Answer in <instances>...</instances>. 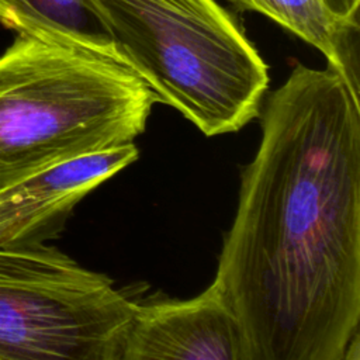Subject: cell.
<instances>
[{
  "mask_svg": "<svg viewBox=\"0 0 360 360\" xmlns=\"http://www.w3.org/2000/svg\"><path fill=\"white\" fill-rule=\"evenodd\" d=\"M260 114L212 283L249 360H343L360 325V103L298 63Z\"/></svg>",
  "mask_w": 360,
  "mask_h": 360,
  "instance_id": "cell-1",
  "label": "cell"
},
{
  "mask_svg": "<svg viewBox=\"0 0 360 360\" xmlns=\"http://www.w3.org/2000/svg\"><path fill=\"white\" fill-rule=\"evenodd\" d=\"M156 97L118 59L18 34L0 55V186L134 143Z\"/></svg>",
  "mask_w": 360,
  "mask_h": 360,
  "instance_id": "cell-2",
  "label": "cell"
},
{
  "mask_svg": "<svg viewBox=\"0 0 360 360\" xmlns=\"http://www.w3.org/2000/svg\"><path fill=\"white\" fill-rule=\"evenodd\" d=\"M93 1L124 63L204 135L260 115L267 65L217 0Z\"/></svg>",
  "mask_w": 360,
  "mask_h": 360,
  "instance_id": "cell-3",
  "label": "cell"
},
{
  "mask_svg": "<svg viewBox=\"0 0 360 360\" xmlns=\"http://www.w3.org/2000/svg\"><path fill=\"white\" fill-rule=\"evenodd\" d=\"M136 302L46 243H0V360H121Z\"/></svg>",
  "mask_w": 360,
  "mask_h": 360,
  "instance_id": "cell-4",
  "label": "cell"
},
{
  "mask_svg": "<svg viewBox=\"0 0 360 360\" xmlns=\"http://www.w3.org/2000/svg\"><path fill=\"white\" fill-rule=\"evenodd\" d=\"M249 360L248 343L232 308L211 283L188 300L136 302L121 360Z\"/></svg>",
  "mask_w": 360,
  "mask_h": 360,
  "instance_id": "cell-5",
  "label": "cell"
},
{
  "mask_svg": "<svg viewBox=\"0 0 360 360\" xmlns=\"http://www.w3.org/2000/svg\"><path fill=\"white\" fill-rule=\"evenodd\" d=\"M135 143L62 160L0 186V243L38 246L55 238L73 208L138 159Z\"/></svg>",
  "mask_w": 360,
  "mask_h": 360,
  "instance_id": "cell-6",
  "label": "cell"
},
{
  "mask_svg": "<svg viewBox=\"0 0 360 360\" xmlns=\"http://www.w3.org/2000/svg\"><path fill=\"white\" fill-rule=\"evenodd\" d=\"M240 11L260 13L316 48L360 103L359 24L336 18L322 0H226Z\"/></svg>",
  "mask_w": 360,
  "mask_h": 360,
  "instance_id": "cell-7",
  "label": "cell"
},
{
  "mask_svg": "<svg viewBox=\"0 0 360 360\" xmlns=\"http://www.w3.org/2000/svg\"><path fill=\"white\" fill-rule=\"evenodd\" d=\"M0 22L17 34L121 59L93 0H0Z\"/></svg>",
  "mask_w": 360,
  "mask_h": 360,
  "instance_id": "cell-8",
  "label": "cell"
},
{
  "mask_svg": "<svg viewBox=\"0 0 360 360\" xmlns=\"http://www.w3.org/2000/svg\"><path fill=\"white\" fill-rule=\"evenodd\" d=\"M325 7L336 18L359 24V6L360 0H322Z\"/></svg>",
  "mask_w": 360,
  "mask_h": 360,
  "instance_id": "cell-9",
  "label": "cell"
}]
</instances>
